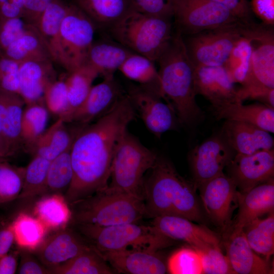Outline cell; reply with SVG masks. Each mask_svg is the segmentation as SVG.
Listing matches in <instances>:
<instances>
[{
	"label": "cell",
	"mask_w": 274,
	"mask_h": 274,
	"mask_svg": "<svg viewBox=\"0 0 274 274\" xmlns=\"http://www.w3.org/2000/svg\"><path fill=\"white\" fill-rule=\"evenodd\" d=\"M135 113L123 94L108 112L78 132L71 149L73 179L64 194L68 204L107 188L117 144Z\"/></svg>",
	"instance_id": "6da1fadb"
},
{
	"label": "cell",
	"mask_w": 274,
	"mask_h": 274,
	"mask_svg": "<svg viewBox=\"0 0 274 274\" xmlns=\"http://www.w3.org/2000/svg\"><path fill=\"white\" fill-rule=\"evenodd\" d=\"M194 183L182 177L172 164L158 157L145 178L144 202L146 216L175 215L193 222L203 220L202 206Z\"/></svg>",
	"instance_id": "7a4b0ae2"
},
{
	"label": "cell",
	"mask_w": 274,
	"mask_h": 274,
	"mask_svg": "<svg viewBox=\"0 0 274 274\" xmlns=\"http://www.w3.org/2000/svg\"><path fill=\"white\" fill-rule=\"evenodd\" d=\"M156 62L163 100L172 107L179 122L187 126L198 123L204 114L195 99V66L179 32L174 33Z\"/></svg>",
	"instance_id": "3957f363"
},
{
	"label": "cell",
	"mask_w": 274,
	"mask_h": 274,
	"mask_svg": "<svg viewBox=\"0 0 274 274\" xmlns=\"http://www.w3.org/2000/svg\"><path fill=\"white\" fill-rule=\"evenodd\" d=\"M172 18L133 10L106 30L113 40L156 63L174 34Z\"/></svg>",
	"instance_id": "277c9868"
},
{
	"label": "cell",
	"mask_w": 274,
	"mask_h": 274,
	"mask_svg": "<svg viewBox=\"0 0 274 274\" xmlns=\"http://www.w3.org/2000/svg\"><path fill=\"white\" fill-rule=\"evenodd\" d=\"M69 224L110 226L138 223L146 216L144 201L107 188L69 204Z\"/></svg>",
	"instance_id": "5b68a950"
},
{
	"label": "cell",
	"mask_w": 274,
	"mask_h": 274,
	"mask_svg": "<svg viewBox=\"0 0 274 274\" xmlns=\"http://www.w3.org/2000/svg\"><path fill=\"white\" fill-rule=\"evenodd\" d=\"M100 254L125 250L158 251L170 246L174 240L152 225L138 223L110 226L70 224Z\"/></svg>",
	"instance_id": "8992f818"
},
{
	"label": "cell",
	"mask_w": 274,
	"mask_h": 274,
	"mask_svg": "<svg viewBox=\"0 0 274 274\" xmlns=\"http://www.w3.org/2000/svg\"><path fill=\"white\" fill-rule=\"evenodd\" d=\"M158 156L127 129L118 141L113 156L108 188L131 195L144 201L145 174Z\"/></svg>",
	"instance_id": "52a82bcc"
},
{
	"label": "cell",
	"mask_w": 274,
	"mask_h": 274,
	"mask_svg": "<svg viewBox=\"0 0 274 274\" xmlns=\"http://www.w3.org/2000/svg\"><path fill=\"white\" fill-rule=\"evenodd\" d=\"M243 25L235 23L183 37L194 66H223L242 36Z\"/></svg>",
	"instance_id": "ba28073f"
},
{
	"label": "cell",
	"mask_w": 274,
	"mask_h": 274,
	"mask_svg": "<svg viewBox=\"0 0 274 274\" xmlns=\"http://www.w3.org/2000/svg\"><path fill=\"white\" fill-rule=\"evenodd\" d=\"M171 6L176 30L183 37L242 23L229 10L211 0H171Z\"/></svg>",
	"instance_id": "9c48e42d"
},
{
	"label": "cell",
	"mask_w": 274,
	"mask_h": 274,
	"mask_svg": "<svg viewBox=\"0 0 274 274\" xmlns=\"http://www.w3.org/2000/svg\"><path fill=\"white\" fill-rule=\"evenodd\" d=\"M96 27L77 6L69 5L60 26L62 66L68 73L86 64Z\"/></svg>",
	"instance_id": "30bf717a"
},
{
	"label": "cell",
	"mask_w": 274,
	"mask_h": 274,
	"mask_svg": "<svg viewBox=\"0 0 274 274\" xmlns=\"http://www.w3.org/2000/svg\"><path fill=\"white\" fill-rule=\"evenodd\" d=\"M243 33L252 48L249 75L243 87L274 88L273 26L262 23L245 24Z\"/></svg>",
	"instance_id": "8fae6325"
},
{
	"label": "cell",
	"mask_w": 274,
	"mask_h": 274,
	"mask_svg": "<svg viewBox=\"0 0 274 274\" xmlns=\"http://www.w3.org/2000/svg\"><path fill=\"white\" fill-rule=\"evenodd\" d=\"M202 207L211 221L223 231L231 226L237 207V189L233 179L224 173L205 182L197 188Z\"/></svg>",
	"instance_id": "7c38bea8"
},
{
	"label": "cell",
	"mask_w": 274,
	"mask_h": 274,
	"mask_svg": "<svg viewBox=\"0 0 274 274\" xmlns=\"http://www.w3.org/2000/svg\"><path fill=\"white\" fill-rule=\"evenodd\" d=\"M235 154L222 134L195 147L189 154V161L192 182L196 188L223 173Z\"/></svg>",
	"instance_id": "4fadbf2b"
},
{
	"label": "cell",
	"mask_w": 274,
	"mask_h": 274,
	"mask_svg": "<svg viewBox=\"0 0 274 274\" xmlns=\"http://www.w3.org/2000/svg\"><path fill=\"white\" fill-rule=\"evenodd\" d=\"M148 129L157 138L176 128L179 123L172 107L155 92L140 86L127 93Z\"/></svg>",
	"instance_id": "5bb4252c"
},
{
	"label": "cell",
	"mask_w": 274,
	"mask_h": 274,
	"mask_svg": "<svg viewBox=\"0 0 274 274\" xmlns=\"http://www.w3.org/2000/svg\"><path fill=\"white\" fill-rule=\"evenodd\" d=\"M237 190L244 192L274 176V150H262L249 155L236 153L226 167Z\"/></svg>",
	"instance_id": "9a60e30c"
},
{
	"label": "cell",
	"mask_w": 274,
	"mask_h": 274,
	"mask_svg": "<svg viewBox=\"0 0 274 274\" xmlns=\"http://www.w3.org/2000/svg\"><path fill=\"white\" fill-rule=\"evenodd\" d=\"M46 237L33 254L48 268L60 265L92 247L71 226L55 230Z\"/></svg>",
	"instance_id": "2e32d148"
},
{
	"label": "cell",
	"mask_w": 274,
	"mask_h": 274,
	"mask_svg": "<svg viewBox=\"0 0 274 274\" xmlns=\"http://www.w3.org/2000/svg\"><path fill=\"white\" fill-rule=\"evenodd\" d=\"M153 219L151 225L160 233L172 239L184 241L197 250L221 247L220 238L215 232L186 218L163 215Z\"/></svg>",
	"instance_id": "e0dca14e"
},
{
	"label": "cell",
	"mask_w": 274,
	"mask_h": 274,
	"mask_svg": "<svg viewBox=\"0 0 274 274\" xmlns=\"http://www.w3.org/2000/svg\"><path fill=\"white\" fill-rule=\"evenodd\" d=\"M225 231L223 244L226 255L235 273H273V268L269 260L259 256L252 249L242 228L230 226Z\"/></svg>",
	"instance_id": "ac0fdd59"
},
{
	"label": "cell",
	"mask_w": 274,
	"mask_h": 274,
	"mask_svg": "<svg viewBox=\"0 0 274 274\" xmlns=\"http://www.w3.org/2000/svg\"><path fill=\"white\" fill-rule=\"evenodd\" d=\"M194 85L196 95L203 96L212 107L239 102L237 89L223 66L195 67Z\"/></svg>",
	"instance_id": "d6986e66"
},
{
	"label": "cell",
	"mask_w": 274,
	"mask_h": 274,
	"mask_svg": "<svg viewBox=\"0 0 274 274\" xmlns=\"http://www.w3.org/2000/svg\"><path fill=\"white\" fill-rule=\"evenodd\" d=\"M114 76L92 86L86 99L73 113L70 122L83 126L108 112L123 94Z\"/></svg>",
	"instance_id": "ffe728a7"
},
{
	"label": "cell",
	"mask_w": 274,
	"mask_h": 274,
	"mask_svg": "<svg viewBox=\"0 0 274 274\" xmlns=\"http://www.w3.org/2000/svg\"><path fill=\"white\" fill-rule=\"evenodd\" d=\"M142 250H125L100 254L116 272L127 274H163L167 265L157 253Z\"/></svg>",
	"instance_id": "44dd1931"
},
{
	"label": "cell",
	"mask_w": 274,
	"mask_h": 274,
	"mask_svg": "<svg viewBox=\"0 0 274 274\" xmlns=\"http://www.w3.org/2000/svg\"><path fill=\"white\" fill-rule=\"evenodd\" d=\"M221 134L237 154L249 155L273 149L270 133L248 123L225 120Z\"/></svg>",
	"instance_id": "7402d4cb"
},
{
	"label": "cell",
	"mask_w": 274,
	"mask_h": 274,
	"mask_svg": "<svg viewBox=\"0 0 274 274\" xmlns=\"http://www.w3.org/2000/svg\"><path fill=\"white\" fill-rule=\"evenodd\" d=\"M236 218L232 227L243 228L252 220L274 212V181L271 179L247 191L237 193Z\"/></svg>",
	"instance_id": "603a6c76"
},
{
	"label": "cell",
	"mask_w": 274,
	"mask_h": 274,
	"mask_svg": "<svg viewBox=\"0 0 274 274\" xmlns=\"http://www.w3.org/2000/svg\"><path fill=\"white\" fill-rule=\"evenodd\" d=\"M52 60L28 61L21 63L19 69V95L27 105L43 100L46 87L56 80Z\"/></svg>",
	"instance_id": "cb8c5ba5"
},
{
	"label": "cell",
	"mask_w": 274,
	"mask_h": 274,
	"mask_svg": "<svg viewBox=\"0 0 274 274\" xmlns=\"http://www.w3.org/2000/svg\"><path fill=\"white\" fill-rule=\"evenodd\" d=\"M69 5L53 0L33 25L47 49L52 61L62 65L60 26Z\"/></svg>",
	"instance_id": "d4e9b609"
},
{
	"label": "cell",
	"mask_w": 274,
	"mask_h": 274,
	"mask_svg": "<svg viewBox=\"0 0 274 274\" xmlns=\"http://www.w3.org/2000/svg\"><path fill=\"white\" fill-rule=\"evenodd\" d=\"M212 108L218 120L244 122L269 133L274 132V108L260 102L245 105L242 102H235Z\"/></svg>",
	"instance_id": "484cf974"
},
{
	"label": "cell",
	"mask_w": 274,
	"mask_h": 274,
	"mask_svg": "<svg viewBox=\"0 0 274 274\" xmlns=\"http://www.w3.org/2000/svg\"><path fill=\"white\" fill-rule=\"evenodd\" d=\"M133 53L113 40L93 42L86 64L94 68L104 78L114 76L127 58Z\"/></svg>",
	"instance_id": "4316f807"
},
{
	"label": "cell",
	"mask_w": 274,
	"mask_h": 274,
	"mask_svg": "<svg viewBox=\"0 0 274 274\" xmlns=\"http://www.w3.org/2000/svg\"><path fill=\"white\" fill-rule=\"evenodd\" d=\"M95 26L106 30L133 9L130 0H74Z\"/></svg>",
	"instance_id": "83f0119b"
},
{
	"label": "cell",
	"mask_w": 274,
	"mask_h": 274,
	"mask_svg": "<svg viewBox=\"0 0 274 274\" xmlns=\"http://www.w3.org/2000/svg\"><path fill=\"white\" fill-rule=\"evenodd\" d=\"M60 118L38 139L30 152L51 161L64 151L71 148L76 136L73 135Z\"/></svg>",
	"instance_id": "f1b7e54d"
},
{
	"label": "cell",
	"mask_w": 274,
	"mask_h": 274,
	"mask_svg": "<svg viewBox=\"0 0 274 274\" xmlns=\"http://www.w3.org/2000/svg\"><path fill=\"white\" fill-rule=\"evenodd\" d=\"M34 214L49 231L67 226L72 217L64 195L57 193L41 196L35 205Z\"/></svg>",
	"instance_id": "f546056e"
},
{
	"label": "cell",
	"mask_w": 274,
	"mask_h": 274,
	"mask_svg": "<svg viewBox=\"0 0 274 274\" xmlns=\"http://www.w3.org/2000/svg\"><path fill=\"white\" fill-rule=\"evenodd\" d=\"M98 73L92 67L85 64L69 73L65 80L67 94V107L62 118L70 122L73 113L83 103L87 96Z\"/></svg>",
	"instance_id": "4dcf8cb0"
},
{
	"label": "cell",
	"mask_w": 274,
	"mask_h": 274,
	"mask_svg": "<svg viewBox=\"0 0 274 274\" xmlns=\"http://www.w3.org/2000/svg\"><path fill=\"white\" fill-rule=\"evenodd\" d=\"M155 63L148 58L133 52L118 71L129 80L155 92L163 99L158 69Z\"/></svg>",
	"instance_id": "1f68e13d"
},
{
	"label": "cell",
	"mask_w": 274,
	"mask_h": 274,
	"mask_svg": "<svg viewBox=\"0 0 274 274\" xmlns=\"http://www.w3.org/2000/svg\"><path fill=\"white\" fill-rule=\"evenodd\" d=\"M4 51L6 57L20 62L52 60L37 29L31 24L25 32Z\"/></svg>",
	"instance_id": "d6a6232c"
},
{
	"label": "cell",
	"mask_w": 274,
	"mask_h": 274,
	"mask_svg": "<svg viewBox=\"0 0 274 274\" xmlns=\"http://www.w3.org/2000/svg\"><path fill=\"white\" fill-rule=\"evenodd\" d=\"M50 274H113L114 269L92 247L72 259L49 268Z\"/></svg>",
	"instance_id": "836d02e7"
},
{
	"label": "cell",
	"mask_w": 274,
	"mask_h": 274,
	"mask_svg": "<svg viewBox=\"0 0 274 274\" xmlns=\"http://www.w3.org/2000/svg\"><path fill=\"white\" fill-rule=\"evenodd\" d=\"M24 104L20 96L0 87V127L10 146L19 137Z\"/></svg>",
	"instance_id": "e575fe53"
},
{
	"label": "cell",
	"mask_w": 274,
	"mask_h": 274,
	"mask_svg": "<svg viewBox=\"0 0 274 274\" xmlns=\"http://www.w3.org/2000/svg\"><path fill=\"white\" fill-rule=\"evenodd\" d=\"M243 229L252 249L269 260L274 253V212L265 218L252 220Z\"/></svg>",
	"instance_id": "d590c367"
},
{
	"label": "cell",
	"mask_w": 274,
	"mask_h": 274,
	"mask_svg": "<svg viewBox=\"0 0 274 274\" xmlns=\"http://www.w3.org/2000/svg\"><path fill=\"white\" fill-rule=\"evenodd\" d=\"M15 243L20 249L33 251L46 237L49 230L35 216L20 213L12 221Z\"/></svg>",
	"instance_id": "8d00e7d4"
},
{
	"label": "cell",
	"mask_w": 274,
	"mask_h": 274,
	"mask_svg": "<svg viewBox=\"0 0 274 274\" xmlns=\"http://www.w3.org/2000/svg\"><path fill=\"white\" fill-rule=\"evenodd\" d=\"M42 100L26 105L22 113L20 139L22 146L29 152L45 131L48 122L49 112Z\"/></svg>",
	"instance_id": "74e56055"
},
{
	"label": "cell",
	"mask_w": 274,
	"mask_h": 274,
	"mask_svg": "<svg viewBox=\"0 0 274 274\" xmlns=\"http://www.w3.org/2000/svg\"><path fill=\"white\" fill-rule=\"evenodd\" d=\"M252 48L249 38L243 33L236 42L223 67L234 83L243 85L250 72Z\"/></svg>",
	"instance_id": "f35d334b"
},
{
	"label": "cell",
	"mask_w": 274,
	"mask_h": 274,
	"mask_svg": "<svg viewBox=\"0 0 274 274\" xmlns=\"http://www.w3.org/2000/svg\"><path fill=\"white\" fill-rule=\"evenodd\" d=\"M71 149L64 151L50 161L44 195L54 193L64 195L68 188L73 177Z\"/></svg>",
	"instance_id": "ab89813d"
},
{
	"label": "cell",
	"mask_w": 274,
	"mask_h": 274,
	"mask_svg": "<svg viewBox=\"0 0 274 274\" xmlns=\"http://www.w3.org/2000/svg\"><path fill=\"white\" fill-rule=\"evenodd\" d=\"M50 161L35 156L25 167L23 185L18 199H31L45 195L47 172Z\"/></svg>",
	"instance_id": "60d3db41"
},
{
	"label": "cell",
	"mask_w": 274,
	"mask_h": 274,
	"mask_svg": "<svg viewBox=\"0 0 274 274\" xmlns=\"http://www.w3.org/2000/svg\"><path fill=\"white\" fill-rule=\"evenodd\" d=\"M25 167L0 162V204L18 198L22 189Z\"/></svg>",
	"instance_id": "b9f144b4"
},
{
	"label": "cell",
	"mask_w": 274,
	"mask_h": 274,
	"mask_svg": "<svg viewBox=\"0 0 274 274\" xmlns=\"http://www.w3.org/2000/svg\"><path fill=\"white\" fill-rule=\"evenodd\" d=\"M166 265L167 271L172 274H200L203 271L200 253L192 247H183L174 252Z\"/></svg>",
	"instance_id": "7bdbcfd3"
},
{
	"label": "cell",
	"mask_w": 274,
	"mask_h": 274,
	"mask_svg": "<svg viewBox=\"0 0 274 274\" xmlns=\"http://www.w3.org/2000/svg\"><path fill=\"white\" fill-rule=\"evenodd\" d=\"M44 101L48 112L62 118L67 107V94L65 80H55L46 88Z\"/></svg>",
	"instance_id": "ee69618b"
},
{
	"label": "cell",
	"mask_w": 274,
	"mask_h": 274,
	"mask_svg": "<svg viewBox=\"0 0 274 274\" xmlns=\"http://www.w3.org/2000/svg\"><path fill=\"white\" fill-rule=\"evenodd\" d=\"M198 251L201 256L202 273L235 274L227 257L222 253L221 247H213Z\"/></svg>",
	"instance_id": "f6af8a7d"
},
{
	"label": "cell",
	"mask_w": 274,
	"mask_h": 274,
	"mask_svg": "<svg viewBox=\"0 0 274 274\" xmlns=\"http://www.w3.org/2000/svg\"><path fill=\"white\" fill-rule=\"evenodd\" d=\"M29 24L22 17L0 19V47L5 50L25 32Z\"/></svg>",
	"instance_id": "bcb514c9"
},
{
	"label": "cell",
	"mask_w": 274,
	"mask_h": 274,
	"mask_svg": "<svg viewBox=\"0 0 274 274\" xmlns=\"http://www.w3.org/2000/svg\"><path fill=\"white\" fill-rule=\"evenodd\" d=\"M21 63L6 57L0 59L1 88L19 94V69Z\"/></svg>",
	"instance_id": "7dc6e473"
},
{
	"label": "cell",
	"mask_w": 274,
	"mask_h": 274,
	"mask_svg": "<svg viewBox=\"0 0 274 274\" xmlns=\"http://www.w3.org/2000/svg\"><path fill=\"white\" fill-rule=\"evenodd\" d=\"M133 9L139 12L172 18L171 0H130Z\"/></svg>",
	"instance_id": "c3c4849f"
},
{
	"label": "cell",
	"mask_w": 274,
	"mask_h": 274,
	"mask_svg": "<svg viewBox=\"0 0 274 274\" xmlns=\"http://www.w3.org/2000/svg\"><path fill=\"white\" fill-rule=\"evenodd\" d=\"M237 93L239 102L248 99L256 100L274 108V88L241 87L237 89Z\"/></svg>",
	"instance_id": "681fc988"
},
{
	"label": "cell",
	"mask_w": 274,
	"mask_h": 274,
	"mask_svg": "<svg viewBox=\"0 0 274 274\" xmlns=\"http://www.w3.org/2000/svg\"><path fill=\"white\" fill-rule=\"evenodd\" d=\"M19 250L20 262L17 268L18 273L50 274L49 269L44 265L32 252Z\"/></svg>",
	"instance_id": "f907efd6"
},
{
	"label": "cell",
	"mask_w": 274,
	"mask_h": 274,
	"mask_svg": "<svg viewBox=\"0 0 274 274\" xmlns=\"http://www.w3.org/2000/svg\"><path fill=\"white\" fill-rule=\"evenodd\" d=\"M229 10L242 23L253 22V13L248 0H211Z\"/></svg>",
	"instance_id": "816d5d0a"
},
{
	"label": "cell",
	"mask_w": 274,
	"mask_h": 274,
	"mask_svg": "<svg viewBox=\"0 0 274 274\" xmlns=\"http://www.w3.org/2000/svg\"><path fill=\"white\" fill-rule=\"evenodd\" d=\"M250 8L262 23L269 26L274 25V0H251Z\"/></svg>",
	"instance_id": "f5cc1de1"
},
{
	"label": "cell",
	"mask_w": 274,
	"mask_h": 274,
	"mask_svg": "<svg viewBox=\"0 0 274 274\" xmlns=\"http://www.w3.org/2000/svg\"><path fill=\"white\" fill-rule=\"evenodd\" d=\"M23 18L34 25L43 12L53 0H22Z\"/></svg>",
	"instance_id": "db71d44e"
},
{
	"label": "cell",
	"mask_w": 274,
	"mask_h": 274,
	"mask_svg": "<svg viewBox=\"0 0 274 274\" xmlns=\"http://www.w3.org/2000/svg\"><path fill=\"white\" fill-rule=\"evenodd\" d=\"M15 243L12 221L0 226V258L8 253Z\"/></svg>",
	"instance_id": "11a10c76"
},
{
	"label": "cell",
	"mask_w": 274,
	"mask_h": 274,
	"mask_svg": "<svg viewBox=\"0 0 274 274\" xmlns=\"http://www.w3.org/2000/svg\"><path fill=\"white\" fill-rule=\"evenodd\" d=\"M20 250L12 251L0 258V274H14L17 271Z\"/></svg>",
	"instance_id": "9f6ffc18"
},
{
	"label": "cell",
	"mask_w": 274,
	"mask_h": 274,
	"mask_svg": "<svg viewBox=\"0 0 274 274\" xmlns=\"http://www.w3.org/2000/svg\"><path fill=\"white\" fill-rule=\"evenodd\" d=\"M23 18L22 10L11 1L0 5V19Z\"/></svg>",
	"instance_id": "6f0895ef"
},
{
	"label": "cell",
	"mask_w": 274,
	"mask_h": 274,
	"mask_svg": "<svg viewBox=\"0 0 274 274\" xmlns=\"http://www.w3.org/2000/svg\"><path fill=\"white\" fill-rule=\"evenodd\" d=\"M10 146L0 127V158L7 159L14 155Z\"/></svg>",
	"instance_id": "680465c9"
},
{
	"label": "cell",
	"mask_w": 274,
	"mask_h": 274,
	"mask_svg": "<svg viewBox=\"0 0 274 274\" xmlns=\"http://www.w3.org/2000/svg\"><path fill=\"white\" fill-rule=\"evenodd\" d=\"M4 218L0 216V226L4 223Z\"/></svg>",
	"instance_id": "91938a15"
},
{
	"label": "cell",
	"mask_w": 274,
	"mask_h": 274,
	"mask_svg": "<svg viewBox=\"0 0 274 274\" xmlns=\"http://www.w3.org/2000/svg\"><path fill=\"white\" fill-rule=\"evenodd\" d=\"M5 160H7L4 158H0V162L2 161H5Z\"/></svg>",
	"instance_id": "94428289"
}]
</instances>
